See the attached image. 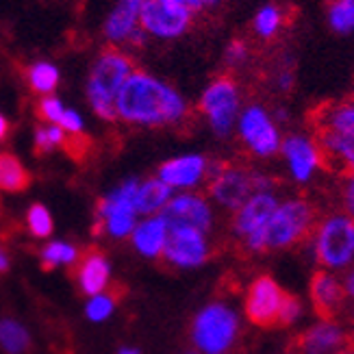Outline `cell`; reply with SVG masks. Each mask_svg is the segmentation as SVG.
Returning <instances> with one entry per match:
<instances>
[{"label":"cell","mask_w":354,"mask_h":354,"mask_svg":"<svg viewBox=\"0 0 354 354\" xmlns=\"http://www.w3.org/2000/svg\"><path fill=\"white\" fill-rule=\"evenodd\" d=\"M118 120L135 127H180L189 120V106L174 87L137 68L115 102Z\"/></svg>","instance_id":"6da1fadb"},{"label":"cell","mask_w":354,"mask_h":354,"mask_svg":"<svg viewBox=\"0 0 354 354\" xmlns=\"http://www.w3.org/2000/svg\"><path fill=\"white\" fill-rule=\"evenodd\" d=\"M135 70H137L135 59L124 50H120L118 46L109 44L106 48L100 50L87 83L89 104L98 118L106 122L118 120V111H115L118 96Z\"/></svg>","instance_id":"7a4b0ae2"},{"label":"cell","mask_w":354,"mask_h":354,"mask_svg":"<svg viewBox=\"0 0 354 354\" xmlns=\"http://www.w3.org/2000/svg\"><path fill=\"white\" fill-rule=\"evenodd\" d=\"M319 224V209L313 200L304 196L291 198L285 205H279L263 228L266 250L294 248L309 241Z\"/></svg>","instance_id":"3957f363"},{"label":"cell","mask_w":354,"mask_h":354,"mask_svg":"<svg viewBox=\"0 0 354 354\" xmlns=\"http://www.w3.org/2000/svg\"><path fill=\"white\" fill-rule=\"evenodd\" d=\"M274 180L263 176L245 165L220 161L209 165L207 172V192L215 203L222 207L237 211L245 200L259 192H272Z\"/></svg>","instance_id":"277c9868"},{"label":"cell","mask_w":354,"mask_h":354,"mask_svg":"<svg viewBox=\"0 0 354 354\" xmlns=\"http://www.w3.org/2000/svg\"><path fill=\"white\" fill-rule=\"evenodd\" d=\"M198 111L209 122L218 137L233 133L241 113V89L230 74H220L205 87L198 102Z\"/></svg>","instance_id":"5b68a950"},{"label":"cell","mask_w":354,"mask_h":354,"mask_svg":"<svg viewBox=\"0 0 354 354\" xmlns=\"http://www.w3.org/2000/svg\"><path fill=\"white\" fill-rule=\"evenodd\" d=\"M239 333L237 313L224 302H211L192 324V342L205 354H224L235 344Z\"/></svg>","instance_id":"8992f818"},{"label":"cell","mask_w":354,"mask_h":354,"mask_svg":"<svg viewBox=\"0 0 354 354\" xmlns=\"http://www.w3.org/2000/svg\"><path fill=\"white\" fill-rule=\"evenodd\" d=\"M317 263L328 270H342L354 259V218L330 215L315 230Z\"/></svg>","instance_id":"52a82bcc"},{"label":"cell","mask_w":354,"mask_h":354,"mask_svg":"<svg viewBox=\"0 0 354 354\" xmlns=\"http://www.w3.org/2000/svg\"><path fill=\"white\" fill-rule=\"evenodd\" d=\"M137 180H127L111 196L100 198L96 205V224L91 226V233H109L113 237H127L135 230V194Z\"/></svg>","instance_id":"ba28073f"},{"label":"cell","mask_w":354,"mask_h":354,"mask_svg":"<svg viewBox=\"0 0 354 354\" xmlns=\"http://www.w3.org/2000/svg\"><path fill=\"white\" fill-rule=\"evenodd\" d=\"M237 133L245 150L254 157H272L281 150V131L276 127L274 118L266 111V106L257 102L245 104L239 120H237Z\"/></svg>","instance_id":"9c48e42d"},{"label":"cell","mask_w":354,"mask_h":354,"mask_svg":"<svg viewBox=\"0 0 354 354\" xmlns=\"http://www.w3.org/2000/svg\"><path fill=\"white\" fill-rule=\"evenodd\" d=\"M194 13L178 7L172 0H142L140 26L146 35L159 39H174L189 30Z\"/></svg>","instance_id":"30bf717a"},{"label":"cell","mask_w":354,"mask_h":354,"mask_svg":"<svg viewBox=\"0 0 354 354\" xmlns=\"http://www.w3.org/2000/svg\"><path fill=\"white\" fill-rule=\"evenodd\" d=\"M285 291L272 276L261 274L250 283L245 294V317L259 328H279V315Z\"/></svg>","instance_id":"8fae6325"},{"label":"cell","mask_w":354,"mask_h":354,"mask_svg":"<svg viewBox=\"0 0 354 354\" xmlns=\"http://www.w3.org/2000/svg\"><path fill=\"white\" fill-rule=\"evenodd\" d=\"M159 218L165 224L167 233H172V230H196V233L207 235L213 226L211 207L198 194H183L172 198L161 209Z\"/></svg>","instance_id":"7c38bea8"},{"label":"cell","mask_w":354,"mask_h":354,"mask_svg":"<svg viewBox=\"0 0 354 354\" xmlns=\"http://www.w3.org/2000/svg\"><path fill=\"white\" fill-rule=\"evenodd\" d=\"M68 279L76 285L83 298H96L109 287V261L98 245H87L79 250L74 263L68 268Z\"/></svg>","instance_id":"4fadbf2b"},{"label":"cell","mask_w":354,"mask_h":354,"mask_svg":"<svg viewBox=\"0 0 354 354\" xmlns=\"http://www.w3.org/2000/svg\"><path fill=\"white\" fill-rule=\"evenodd\" d=\"M211 257L207 237L196 230H172L161 254V263L172 268H200Z\"/></svg>","instance_id":"5bb4252c"},{"label":"cell","mask_w":354,"mask_h":354,"mask_svg":"<svg viewBox=\"0 0 354 354\" xmlns=\"http://www.w3.org/2000/svg\"><path fill=\"white\" fill-rule=\"evenodd\" d=\"M313 140L317 144L322 167L342 174H354V131H313Z\"/></svg>","instance_id":"9a60e30c"},{"label":"cell","mask_w":354,"mask_h":354,"mask_svg":"<svg viewBox=\"0 0 354 354\" xmlns=\"http://www.w3.org/2000/svg\"><path fill=\"white\" fill-rule=\"evenodd\" d=\"M348 348V330L337 322H319L291 342V354H339Z\"/></svg>","instance_id":"2e32d148"},{"label":"cell","mask_w":354,"mask_h":354,"mask_svg":"<svg viewBox=\"0 0 354 354\" xmlns=\"http://www.w3.org/2000/svg\"><path fill=\"white\" fill-rule=\"evenodd\" d=\"M276 209H279V198H276L274 192H259V194L250 196L235 211L233 233L245 241L250 235H254L257 230H261L270 222Z\"/></svg>","instance_id":"e0dca14e"},{"label":"cell","mask_w":354,"mask_h":354,"mask_svg":"<svg viewBox=\"0 0 354 354\" xmlns=\"http://www.w3.org/2000/svg\"><path fill=\"white\" fill-rule=\"evenodd\" d=\"M309 291L313 300V311L322 322H335L339 317L346 302V287L330 272L317 270L311 276Z\"/></svg>","instance_id":"ac0fdd59"},{"label":"cell","mask_w":354,"mask_h":354,"mask_svg":"<svg viewBox=\"0 0 354 354\" xmlns=\"http://www.w3.org/2000/svg\"><path fill=\"white\" fill-rule=\"evenodd\" d=\"M281 152L289 161L291 174L300 183L309 180L317 167H322V157H319V150L313 137L298 135V133L287 135L281 144Z\"/></svg>","instance_id":"d6986e66"},{"label":"cell","mask_w":354,"mask_h":354,"mask_svg":"<svg viewBox=\"0 0 354 354\" xmlns=\"http://www.w3.org/2000/svg\"><path fill=\"white\" fill-rule=\"evenodd\" d=\"M209 172V163L200 155H185L178 159H170L159 165L157 178H161L170 187H194Z\"/></svg>","instance_id":"ffe728a7"},{"label":"cell","mask_w":354,"mask_h":354,"mask_svg":"<svg viewBox=\"0 0 354 354\" xmlns=\"http://www.w3.org/2000/svg\"><path fill=\"white\" fill-rule=\"evenodd\" d=\"M140 9L142 0H120L118 7L111 11L104 24V33L113 46L131 41L133 33L140 28Z\"/></svg>","instance_id":"44dd1931"},{"label":"cell","mask_w":354,"mask_h":354,"mask_svg":"<svg viewBox=\"0 0 354 354\" xmlns=\"http://www.w3.org/2000/svg\"><path fill=\"white\" fill-rule=\"evenodd\" d=\"M313 131H354V100L324 102L311 113Z\"/></svg>","instance_id":"7402d4cb"},{"label":"cell","mask_w":354,"mask_h":354,"mask_svg":"<svg viewBox=\"0 0 354 354\" xmlns=\"http://www.w3.org/2000/svg\"><path fill=\"white\" fill-rule=\"evenodd\" d=\"M167 241V228L161 218H148L133 230V243L142 254L150 259H161Z\"/></svg>","instance_id":"603a6c76"},{"label":"cell","mask_w":354,"mask_h":354,"mask_svg":"<svg viewBox=\"0 0 354 354\" xmlns=\"http://www.w3.org/2000/svg\"><path fill=\"white\" fill-rule=\"evenodd\" d=\"M30 185H33V174L26 170L24 163L11 152H0V192L22 194Z\"/></svg>","instance_id":"cb8c5ba5"},{"label":"cell","mask_w":354,"mask_h":354,"mask_svg":"<svg viewBox=\"0 0 354 354\" xmlns=\"http://www.w3.org/2000/svg\"><path fill=\"white\" fill-rule=\"evenodd\" d=\"M172 200V187L165 185L161 178H150L144 185L137 187L135 194V211L137 213H161V209Z\"/></svg>","instance_id":"d4e9b609"},{"label":"cell","mask_w":354,"mask_h":354,"mask_svg":"<svg viewBox=\"0 0 354 354\" xmlns=\"http://www.w3.org/2000/svg\"><path fill=\"white\" fill-rule=\"evenodd\" d=\"M285 22H287L285 9L276 3H266V5H261L254 13L252 30L261 41H272L274 37H279Z\"/></svg>","instance_id":"484cf974"},{"label":"cell","mask_w":354,"mask_h":354,"mask_svg":"<svg viewBox=\"0 0 354 354\" xmlns=\"http://www.w3.org/2000/svg\"><path fill=\"white\" fill-rule=\"evenodd\" d=\"M326 22L333 33L352 35L354 33V0H330L326 7Z\"/></svg>","instance_id":"4316f807"},{"label":"cell","mask_w":354,"mask_h":354,"mask_svg":"<svg viewBox=\"0 0 354 354\" xmlns=\"http://www.w3.org/2000/svg\"><path fill=\"white\" fill-rule=\"evenodd\" d=\"M24 79L33 94L48 96L59 85V72L50 64H35L24 70Z\"/></svg>","instance_id":"83f0119b"},{"label":"cell","mask_w":354,"mask_h":354,"mask_svg":"<svg viewBox=\"0 0 354 354\" xmlns=\"http://www.w3.org/2000/svg\"><path fill=\"white\" fill-rule=\"evenodd\" d=\"M124 296H127V285L124 283H111L100 296H96L94 300L87 304V317L94 319V322L104 319L106 315H109L115 309V304Z\"/></svg>","instance_id":"f1b7e54d"},{"label":"cell","mask_w":354,"mask_h":354,"mask_svg":"<svg viewBox=\"0 0 354 354\" xmlns=\"http://www.w3.org/2000/svg\"><path fill=\"white\" fill-rule=\"evenodd\" d=\"M76 257H79V248H74V245L64 243V241H53L39 250V266L44 272H50L61 263L72 266Z\"/></svg>","instance_id":"f546056e"},{"label":"cell","mask_w":354,"mask_h":354,"mask_svg":"<svg viewBox=\"0 0 354 354\" xmlns=\"http://www.w3.org/2000/svg\"><path fill=\"white\" fill-rule=\"evenodd\" d=\"M0 346L9 354H26L30 350V337L20 324L3 319L0 322Z\"/></svg>","instance_id":"4dcf8cb0"},{"label":"cell","mask_w":354,"mask_h":354,"mask_svg":"<svg viewBox=\"0 0 354 354\" xmlns=\"http://www.w3.org/2000/svg\"><path fill=\"white\" fill-rule=\"evenodd\" d=\"M61 150L74 161V163H85L94 150V140L89 135L81 133H66L64 144H61Z\"/></svg>","instance_id":"1f68e13d"},{"label":"cell","mask_w":354,"mask_h":354,"mask_svg":"<svg viewBox=\"0 0 354 354\" xmlns=\"http://www.w3.org/2000/svg\"><path fill=\"white\" fill-rule=\"evenodd\" d=\"M26 228H28V235H33L37 239L48 237L53 233V228H55L48 209H46L44 205H39V203L30 205V209L26 213Z\"/></svg>","instance_id":"d6a6232c"},{"label":"cell","mask_w":354,"mask_h":354,"mask_svg":"<svg viewBox=\"0 0 354 354\" xmlns=\"http://www.w3.org/2000/svg\"><path fill=\"white\" fill-rule=\"evenodd\" d=\"M66 109L55 96H41L35 104V115L37 120L46 122V124H59L61 118H64Z\"/></svg>","instance_id":"836d02e7"},{"label":"cell","mask_w":354,"mask_h":354,"mask_svg":"<svg viewBox=\"0 0 354 354\" xmlns=\"http://www.w3.org/2000/svg\"><path fill=\"white\" fill-rule=\"evenodd\" d=\"M250 59V48L248 44H245L243 39H233L228 41L226 50H224V61L228 68H241L245 61Z\"/></svg>","instance_id":"e575fe53"},{"label":"cell","mask_w":354,"mask_h":354,"mask_svg":"<svg viewBox=\"0 0 354 354\" xmlns=\"http://www.w3.org/2000/svg\"><path fill=\"white\" fill-rule=\"evenodd\" d=\"M302 315V302L294 294H285L283 306H281V315H279V328L294 324V322Z\"/></svg>","instance_id":"d590c367"},{"label":"cell","mask_w":354,"mask_h":354,"mask_svg":"<svg viewBox=\"0 0 354 354\" xmlns=\"http://www.w3.org/2000/svg\"><path fill=\"white\" fill-rule=\"evenodd\" d=\"M55 150V144L48 135V127H39L35 131V146H33V155L35 157H46L48 152Z\"/></svg>","instance_id":"8d00e7d4"},{"label":"cell","mask_w":354,"mask_h":354,"mask_svg":"<svg viewBox=\"0 0 354 354\" xmlns=\"http://www.w3.org/2000/svg\"><path fill=\"white\" fill-rule=\"evenodd\" d=\"M274 83L281 91H289L291 87H294V70H291L289 66H281L279 70H276Z\"/></svg>","instance_id":"74e56055"},{"label":"cell","mask_w":354,"mask_h":354,"mask_svg":"<svg viewBox=\"0 0 354 354\" xmlns=\"http://www.w3.org/2000/svg\"><path fill=\"white\" fill-rule=\"evenodd\" d=\"M57 127H61L66 133H81L83 131V122H81V118H79V113H76V111H68L66 109L64 118H61V122H59Z\"/></svg>","instance_id":"f35d334b"},{"label":"cell","mask_w":354,"mask_h":354,"mask_svg":"<svg viewBox=\"0 0 354 354\" xmlns=\"http://www.w3.org/2000/svg\"><path fill=\"white\" fill-rule=\"evenodd\" d=\"M346 207H348V215L354 218V174L348 176V187H346Z\"/></svg>","instance_id":"ab89813d"},{"label":"cell","mask_w":354,"mask_h":354,"mask_svg":"<svg viewBox=\"0 0 354 354\" xmlns=\"http://www.w3.org/2000/svg\"><path fill=\"white\" fill-rule=\"evenodd\" d=\"M172 3H176L178 7L187 9V11H192V13H198L200 9H205V7H203V3H200V0H172Z\"/></svg>","instance_id":"60d3db41"},{"label":"cell","mask_w":354,"mask_h":354,"mask_svg":"<svg viewBox=\"0 0 354 354\" xmlns=\"http://www.w3.org/2000/svg\"><path fill=\"white\" fill-rule=\"evenodd\" d=\"M9 268H11V259H9V252L0 245V276L3 274H7L9 272Z\"/></svg>","instance_id":"b9f144b4"},{"label":"cell","mask_w":354,"mask_h":354,"mask_svg":"<svg viewBox=\"0 0 354 354\" xmlns=\"http://www.w3.org/2000/svg\"><path fill=\"white\" fill-rule=\"evenodd\" d=\"M9 133H11V122L5 115H0V144L7 142Z\"/></svg>","instance_id":"7bdbcfd3"},{"label":"cell","mask_w":354,"mask_h":354,"mask_svg":"<svg viewBox=\"0 0 354 354\" xmlns=\"http://www.w3.org/2000/svg\"><path fill=\"white\" fill-rule=\"evenodd\" d=\"M344 287H346V294L354 298V270L348 274V279H346V285H344Z\"/></svg>","instance_id":"ee69618b"},{"label":"cell","mask_w":354,"mask_h":354,"mask_svg":"<svg viewBox=\"0 0 354 354\" xmlns=\"http://www.w3.org/2000/svg\"><path fill=\"white\" fill-rule=\"evenodd\" d=\"M200 3H203V7H215L220 0H200Z\"/></svg>","instance_id":"f6af8a7d"},{"label":"cell","mask_w":354,"mask_h":354,"mask_svg":"<svg viewBox=\"0 0 354 354\" xmlns=\"http://www.w3.org/2000/svg\"><path fill=\"white\" fill-rule=\"evenodd\" d=\"M120 354H140V350H135V348H124V350H120Z\"/></svg>","instance_id":"bcb514c9"},{"label":"cell","mask_w":354,"mask_h":354,"mask_svg":"<svg viewBox=\"0 0 354 354\" xmlns=\"http://www.w3.org/2000/svg\"><path fill=\"white\" fill-rule=\"evenodd\" d=\"M339 354H354V348H350V346H348V348H346V350H342Z\"/></svg>","instance_id":"7dc6e473"},{"label":"cell","mask_w":354,"mask_h":354,"mask_svg":"<svg viewBox=\"0 0 354 354\" xmlns=\"http://www.w3.org/2000/svg\"><path fill=\"white\" fill-rule=\"evenodd\" d=\"M187 354H198V352H187Z\"/></svg>","instance_id":"c3c4849f"},{"label":"cell","mask_w":354,"mask_h":354,"mask_svg":"<svg viewBox=\"0 0 354 354\" xmlns=\"http://www.w3.org/2000/svg\"><path fill=\"white\" fill-rule=\"evenodd\" d=\"M352 100H354V98H352Z\"/></svg>","instance_id":"681fc988"}]
</instances>
